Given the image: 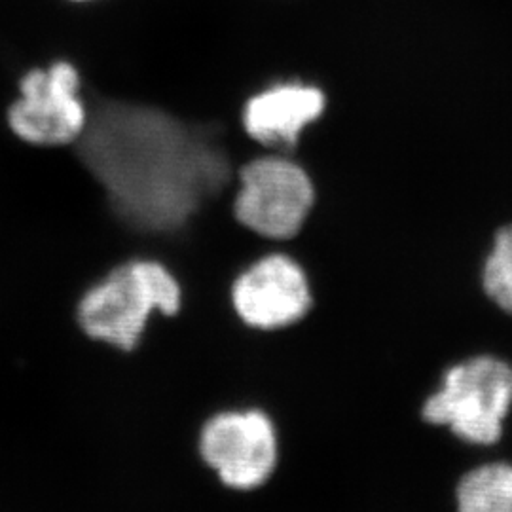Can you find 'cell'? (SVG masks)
<instances>
[{"instance_id": "obj_8", "label": "cell", "mask_w": 512, "mask_h": 512, "mask_svg": "<svg viewBox=\"0 0 512 512\" xmlns=\"http://www.w3.org/2000/svg\"><path fill=\"white\" fill-rule=\"evenodd\" d=\"M327 107L329 97L317 82L279 78L245 97L239 124L256 147L293 154L302 135L323 118Z\"/></svg>"}, {"instance_id": "obj_2", "label": "cell", "mask_w": 512, "mask_h": 512, "mask_svg": "<svg viewBox=\"0 0 512 512\" xmlns=\"http://www.w3.org/2000/svg\"><path fill=\"white\" fill-rule=\"evenodd\" d=\"M512 414V359L473 351L440 368L418 406L421 423L478 454H494Z\"/></svg>"}, {"instance_id": "obj_3", "label": "cell", "mask_w": 512, "mask_h": 512, "mask_svg": "<svg viewBox=\"0 0 512 512\" xmlns=\"http://www.w3.org/2000/svg\"><path fill=\"white\" fill-rule=\"evenodd\" d=\"M181 304L183 287L165 262L156 256H129L80 298L78 321L93 340L131 351L154 311L175 315Z\"/></svg>"}, {"instance_id": "obj_1", "label": "cell", "mask_w": 512, "mask_h": 512, "mask_svg": "<svg viewBox=\"0 0 512 512\" xmlns=\"http://www.w3.org/2000/svg\"><path fill=\"white\" fill-rule=\"evenodd\" d=\"M86 99L90 122L74 152L131 238H183L202 215L232 205L239 165L264 152L241 126L192 122L128 99Z\"/></svg>"}, {"instance_id": "obj_6", "label": "cell", "mask_w": 512, "mask_h": 512, "mask_svg": "<svg viewBox=\"0 0 512 512\" xmlns=\"http://www.w3.org/2000/svg\"><path fill=\"white\" fill-rule=\"evenodd\" d=\"M230 294L243 323L262 330L293 325L310 311L313 302L304 262L279 245L247 262Z\"/></svg>"}, {"instance_id": "obj_7", "label": "cell", "mask_w": 512, "mask_h": 512, "mask_svg": "<svg viewBox=\"0 0 512 512\" xmlns=\"http://www.w3.org/2000/svg\"><path fill=\"white\" fill-rule=\"evenodd\" d=\"M200 452L222 484L255 490L277 465L274 423L260 410L224 412L203 425Z\"/></svg>"}, {"instance_id": "obj_4", "label": "cell", "mask_w": 512, "mask_h": 512, "mask_svg": "<svg viewBox=\"0 0 512 512\" xmlns=\"http://www.w3.org/2000/svg\"><path fill=\"white\" fill-rule=\"evenodd\" d=\"M317 203L310 169L287 152H258L239 165L232 215L243 230L270 245L302 234Z\"/></svg>"}, {"instance_id": "obj_5", "label": "cell", "mask_w": 512, "mask_h": 512, "mask_svg": "<svg viewBox=\"0 0 512 512\" xmlns=\"http://www.w3.org/2000/svg\"><path fill=\"white\" fill-rule=\"evenodd\" d=\"M8 131L29 147H74L90 122L84 76L67 57H55L21 74L4 110Z\"/></svg>"}, {"instance_id": "obj_9", "label": "cell", "mask_w": 512, "mask_h": 512, "mask_svg": "<svg viewBox=\"0 0 512 512\" xmlns=\"http://www.w3.org/2000/svg\"><path fill=\"white\" fill-rule=\"evenodd\" d=\"M454 512H512V458L484 454L459 473Z\"/></svg>"}, {"instance_id": "obj_10", "label": "cell", "mask_w": 512, "mask_h": 512, "mask_svg": "<svg viewBox=\"0 0 512 512\" xmlns=\"http://www.w3.org/2000/svg\"><path fill=\"white\" fill-rule=\"evenodd\" d=\"M476 277L486 302L512 317V220L492 232L480 256Z\"/></svg>"}, {"instance_id": "obj_11", "label": "cell", "mask_w": 512, "mask_h": 512, "mask_svg": "<svg viewBox=\"0 0 512 512\" xmlns=\"http://www.w3.org/2000/svg\"><path fill=\"white\" fill-rule=\"evenodd\" d=\"M65 2H71V4H93V2H99V0H65Z\"/></svg>"}]
</instances>
